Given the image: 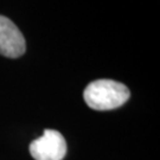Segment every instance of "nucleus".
Masks as SVG:
<instances>
[{"label":"nucleus","mask_w":160,"mask_h":160,"mask_svg":"<svg viewBox=\"0 0 160 160\" xmlns=\"http://www.w3.org/2000/svg\"><path fill=\"white\" fill-rule=\"evenodd\" d=\"M129 89L125 84L113 80H96L84 89L86 103L95 110H112L128 101Z\"/></svg>","instance_id":"1"},{"label":"nucleus","mask_w":160,"mask_h":160,"mask_svg":"<svg viewBox=\"0 0 160 160\" xmlns=\"http://www.w3.org/2000/svg\"><path fill=\"white\" fill-rule=\"evenodd\" d=\"M30 154L34 160H63L67 142L58 131L45 129L44 134L30 143Z\"/></svg>","instance_id":"2"},{"label":"nucleus","mask_w":160,"mask_h":160,"mask_svg":"<svg viewBox=\"0 0 160 160\" xmlns=\"http://www.w3.org/2000/svg\"><path fill=\"white\" fill-rule=\"evenodd\" d=\"M26 51L23 33L10 18L0 16V55L8 58H18Z\"/></svg>","instance_id":"3"}]
</instances>
